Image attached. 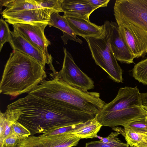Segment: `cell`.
I'll list each match as a JSON object with an SVG mask.
<instances>
[{
    "label": "cell",
    "instance_id": "obj_1",
    "mask_svg": "<svg viewBox=\"0 0 147 147\" xmlns=\"http://www.w3.org/2000/svg\"><path fill=\"white\" fill-rule=\"evenodd\" d=\"M7 108L20 111L18 121L30 131L31 135L84 123L95 117L29 94L9 105Z\"/></svg>",
    "mask_w": 147,
    "mask_h": 147
},
{
    "label": "cell",
    "instance_id": "obj_2",
    "mask_svg": "<svg viewBox=\"0 0 147 147\" xmlns=\"http://www.w3.org/2000/svg\"><path fill=\"white\" fill-rule=\"evenodd\" d=\"M28 94L71 110L95 116L106 104L100 98L99 93L74 87L55 77L50 80H44Z\"/></svg>",
    "mask_w": 147,
    "mask_h": 147
},
{
    "label": "cell",
    "instance_id": "obj_3",
    "mask_svg": "<svg viewBox=\"0 0 147 147\" xmlns=\"http://www.w3.org/2000/svg\"><path fill=\"white\" fill-rule=\"evenodd\" d=\"M44 68L32 58L13 50L5 66L1 93L16 97L29 92L47 77Z\"/></svg>",
    "mask_w": 147,
    "mask_h": 147
},
{
    "label": "cell",
    "instance_id": "obj_4",
    "mask_svg": "<svg viewBox=\"0 0 147 147\" xmlns=\"http://www.w3.org/2000/svg\"><path fill=\"white\" fill-rule=\"evenodd\" d=\"M147 115L141 93L136 86L120 88L115 98L106 104L95 117L102 126L114 127L123 125Z\"/></svg>",
    "mask_w": 147,
    "mask_h": 147
},
{
    "label": "cell",
    "instance_id": "obj_5",
    "mask_svg": "<svg viewBox=\"0 0 147 147\" xmlns=\"http://www.w3.org/2000/svg\"><path fill=\"white\" fill-rule=\"evenodd\" d=\"M85 39L96 64L114 81L123 83L122 69L113 53L104 28L102 33L100 36Z\"/></svg>",
    "mask_w": 147,
    "mask_h": 147
},
{
    "label": "cell",
    "instance_id": "obj_6",
    "mask_svg": "<svg viewBox=\"0 0 147 147\" xmlns=\"http://www.w3.org/2000/svg\"><path fill=\"white\" fill-rule=\"evenodd\" d=\"M114 9L117 23L129 22L147 31V0H117Z\"/></svg>",
    "mask_w": 147,
    "mask_h": 147
},
{
    "label": "cell",
    "instance_id": "obj_7",
    "mask_svg": "<svg viewBox=\"0 0 147 147\" xmlns=\"http://www.w3.org/2000/svg\"><path fill=\"white\" fill-rule=\"evenodd\" d=\"M64 58L62 69L54 77L74 87L88 91L94 89V81L76 64L71 53L63 48Z\"/></svg>",
    "mask_w": 147,
    "mask_h": 147
},
{
    "label": "cell",
    "instance_id": "obj_8",
    "mask_svg": "<svg viewBox=\"0 0 147 147\" xmlns=\"http://www.w3.org/2000/svg\"><path fill=\"white\" fill-rule=\"evenodd\" d=\"M117 23L122 37L134 58L144 56L147 53V31L129 22Z\"/></svg>",
    "mask_w": 147,
    "mask_h": 147
},
{
    "label": "cell",
    "instance_id": "obj_9",
    "mask_svg": "<svg viewBox=\"0 0 147 147\" xmlns=\"http://www.w3.org/2000/svg\"><path fill=\"white\" fill-rule=\"evenodd\" d=\"M80 139L69 133L49 136L31 135L21 139L17 147H72L77 146Z\"/></svg>",
    "mask_w": 147,
    "mask_h": 147
},
{
    "label": "cell",
    "instance_id": "obj_10",
    "mask_svg": "<svg viewBox=\"0 0 147 147\" xmlns=\"http://www.w3.org/2000/svg\"><path fill=\"white\" fill-rule=\"evenodd\" d=\"M103 25L111 50L117 60L121 63H134V55L122 37L117 23L106 20Z\"/></svg>",
    "mask_w": 147,
    "mask_h": 147
},
{
    "label": "cell",
    "instance_id": "obj_11",
    "mask_svg": "<svg viewBox=\"0 0 147 147\" xmlns=\"http://www.w3.org/2000/svg\"><path fill=\"white\" fill-rule=\"evenodd\" d=\"M9 44L13 50L26 54L35 59L44 68L46 64H52L53 57L47 53L33 44L13 29L11 31Z\"/></svg>",
    "mask_w": 147,
    "mask_h": 147
},
{
    "label": "cell",
    "instance_id": "obj_12",
    "mask_svg": "<svg viewBox=\"0 0 147 147\" xmlns=\"http://www.w3.org/2000/svg\"><path fill=\"white\" fill-rule=\"evenodd\" d=\"M54 12L49 9L41 8L15 12L3 11L2 14L5 21L13 25L37 23L48 24L51 15Z\"/></svg>",
    "mask_w": 147,
    "mask_h": 147
},
{
    "label": "cell",
    "instance_id": "obj_13",
    "mask_svg": "<svg viewBox=\"0 0 147 147\" xmlns=\"http://www.w3.org/2000/svg\"><path fill=\"white\" fill-rule=\"evenodd\" d=\"M48 24L37 23L30 24H18L13 25L14 29L35 46L49 53L48 48L50 41L46 36L44 30Z\"/></svg>",
    "mask_w": 147,
    "mask_h": 147
},
{
    "label": "cell",
    "instance_id": "obj_14",
    "mask_svg": "<svg viewBox=\"0 0 147 147\" xmlns=\"http://www.w3.org/2000/svg\"><path fill=\"white\" fill-rule=\"evenodd\" d=\"M76 35L84 38L94 37L100 36L104 30L103 25L99 26L84 18L64 16Z\"/></svg>",
    "mask_w": 147,
    "mask_h": 147
},
{
    "label": "cell",
    "instance_id": "obj_15",
    "mask_svg": "<svg viewBox=\"0 0 147 147\" xmlns=\"http://www.w3.org/2000/svg\"><path fill=\"white\" fill-rule=\"evenodd\" d=\"M62 7L64 16L77 17L89 20L94 10L88 0H63Z\"/></svg>",
    "mask_w": 147,
    "mask_h": 147
},
{
    "label": "cell",
    "instance_id": "obj_16",
    "mask_svg": "<svg viewBox=\"0 0 147 147\" xmlns=\"http://www.w3.org/2000/svg\"><path fill=\"white\" fill-rule=\"evenodd\" d=\"M50 26L57 28L63 32L61 36L64 45L67 44L68 41L71 40L82 44V40L78 38L71 28L65 18L61 16L58 12H55L51 15L48 24Z\"/></svg>",
    "mask_w": 147,
    "mask_h": 147
},
{
    "label": "cell",
    "instance_id": "obj_17",
    "mask_svg": "<svg viewBox=\"0 0 147 147\" xmlns=\"http://www.w3.org/2000/svg\"><path fill=\"white\" fill-rule=\"evenodd\" d=\"M21 113L18 109L7 108L5 112L0 111V147L5 139L11 131L13 123L18 121Z\"/></svg>",
    "mask_w": 147,
    "mask_h": 147
},
{
    "label": "cell",
    "instance_id": "obj_18",
    "mask_svg": "<svg viewBox=\"0 0 147 147\" xmlns=\"http://www.w3.org/2000/svg\"><path fill=\"white\" fill-rule=\"evenodd\" d=\"M102 126L94 117V118L83 123L81 126L69 133L81 139L96 138L97 134Z\"/></svg>",
    "mask_w": 147,
    "mask_h": 147
},
{
    "label": "cell",
    "instance_id": "obj_19",
    "mask_svg": "<svg viewBox=\"0 0 147 147\" xmlns=\"http://www.w3.org/2000/svg\"><path fill=\"white\" fill-rule=\"evenodd\" d=\"M1 13L2 7L6 8L3 11L15 12L41 8L36 0H0Z\"/></svg>",
    "mask_w": 147,
    "mask_h": 147
},
{
    "label": "cell",
    "instance_id": "obj_20",
    "mask_svg": "<svg viewBox=\"0 0 147 147\" xmlns=\"http://www.w3.org/2000/svg\"><path fill=\"white\" fill-rule=\"evenodd\" d=\"M112 129L119 132L124 137L127 143L130 146L135 145L144 140L140 134L132 130L117 127H113Z\"/></svg>",
    "mask_w": 147,
    "mask_h": 147
},
{
    "label": "cell",
    "instance_id": "obj_21",
    "mask_svg": "<svg viewBox=\"0 0 147 147\" xmlns=\"http://www.w3.org/2000/svg\"><path fill=\"white\" fill-rule=\"evenodd\" d=\"M132 71L134 79L139 82L147 85V58L136 64Z\"/></svg>",
    "mask_w": 147,
    "mask_h": 147
},
{
    "label": "cell",
    "instance_id": "obj_22",
    "mask_svg": "<svg viewBox=\"0 0 147 147\" xmlns=\"http://www.w3.org/2000/svg\"><path fill=\"white\" fill-rule=\"evenodd\" d=\"M11 31L7 22L3 19L0 20V51L6 42L9 43L11 39Z\"/></svg>",
    "mask_w": 147,
    "mask_h": 147
},
{
    "label": "cell",
    "instance_id": "obj_23",
    "mask_svg": "<svg viewBox=\"0 0 147 147\" xmlns=\"http://www.w3.org/2000/svg\"><path fill=\"white\" fill-rule=\"evenodd\" d=\"M37 1L41 8L49 9L55 12H63L62 7L63 0H37Z\"/></svg>",
    "mask_w": 147,
    "mask_h": 147
},
{
    "label": "cell",
    "instance_id": "obj_24",
    "mask_svg": "<svg viewBox=\"0 0 147 147\" xmlns=\"http://www.w3.org/2000/svg\"><path fill=\"white\" fill-rule=\"evenodd\" d=\"M11 131L18 138L21 140L31 135L30 131L24 126L18 122L12 124Z\"/></svg>",
    "mask_w": 147,
    "mask_h": 147
},
{
    "label": "cell",
    "instance_id": "obj_25",
    "mask_svg": "<svg viewBox=\"0 0 147 147\" xmlns=\"http://www.w3.org/2000/svg\"><path fill=\"white\" fill-rule=\"evenodd\" d=\"M145 117L131 122L123 126L125 129H129L137 133L146 131H147V124L145 121Z\"/></svg>",
    "mask_w": 147,
    "mask_h": 147
},
{
    "label": "cell",
    "instance_id": "obj_26",
    "mask_svg": "<svg viewBox=\"0 0 147 147\" xmlns=\"http://www.w3.org/2000/svg\"><path fill=\"white\" fill-rule=\"evenodd\" d=\"M120 134L117 132H112L107 137L102 138L100 140L113 147H129L127 143L123 142L117 138Z\"/></svg>",
    "mask_w": 147,
    "mask_h": 147
},
{
    "label": "cell",
    "instance_id": "obj_27",
    "mask_svg": "<svg viewBox=\"0 0 147 147\" xmlns=\"http://www.w3.org/2000/svg\"><path fill=\"white\" fill-rule=\"evenodd\" d=\"M83 123L57 128L43 134L42 135L44 136H49L69 133L81 126Z\"/></svg>",
    "mask_w": 147,
    "mask_h": 147
},
{
    "label": "cell",
    "instance_id": "obj_28",
    "mask_svg": "<svg viewBox=\"0 0 147 147\" xmlns=\"http://www.w3.org/2000/svg\"><path fill=\"white\" fill-rule=\"evenodd\" d=\"M21 140L18 138L11 131L4 140L0 147H14L17 146Z\"/></svg>",
    "mask_w": 147,
    "mask_h": 147
},
{
    "label": "cell",
    "instance_id": "obj_29",
    "mask_svg": "<svg viewBox=\"0 0 147 147\" xmlns=\"http://www.w3.org/2000/svg\"><path fill=\"white\" fill-rule=\"evenodd\" d=\"M94 10L99 7H105L110 0H88Z\"/></svg>",
    "mask_w": 147,
    "mask_h": 147
},
{
    "label": "cell",
    "instance_id": "obj_30",
    "mask_svg": "<svg viewBox=\"0 0 147 147\" xmlns=\"http://www.w3.org/2000/svg\"><path fill=\"white\" fill-rule=\"evenodd\" d=\"M85 147H113L109 144L103 142L100 140L97 141L88 142Z\"/></svg>",
    "mask_w": 147,
    "mask_h": 147
},
{
    "label": "cell",
    "instance_id": "obj_31",
    "mask_svg": "<svg viewBox=\"0 0 147 147\" xmlns=\"http://www.w3.org/2000/svg\"><path fill=\"white\" fill-rule=\"evenodd\" d=\"M135 146L138 147H147V142L144 140L137 144Z\"/></svg>",
    "mask_w": 147,
    "mask_h": 147
},
{
    "label": "cell",
    "instance_id": "obj_32",
    "mask_svg": "<svg viewBox=\"0 0 147 147\" xmlns=\"http://www.w3.org/2000/svg\"><path fill=\"white\" fill-rule=\"evenodd\" d=\"M138 133L140 134L144 138V140L147 142V131Z\"/></svg>",
    "mask_w": 147,
    "mask_h": 147
},
{
    "label": "cell",
    "instance_id": "obj_33",
    "mask_svg": "<svg viewBox=\"0 0 147 147\" xmlns=\"http://www.w3.org/2000/svg\"><path fill=\"white\" fill-rule=\"evenodd\" d=\"M143 107L144 109V110L146 111V113H147V107Z\"/></svg>",
    "mask_w": 147,
    "mask_h": 147
},
{
    "label": "cell",
    "instance_id": "obj_34",
    "mask_svg": "<svg viewBox=\"0 0 147 147\" xmlns=\"http://www.w3.org/2000/svg\"><path fill=\"white\" fill-rule=\"evenodd\" d=\"M129 147H138L136 146L135 145H133L131 146H130Z\"/></svg>",
    "mask_w": 147,
    "mask_h": 147
},
{
    "label": "cell",
    "instance_id": "obj_35",
    "mask_svg": "<svg viewBox=\"0 0 147 147\" xmlns=\"http://www.w3.org/2000/svg\"></svg>",
    "mask_w": 147,
    "mask_h": 147
},
{
    "label": "cell",
    "instance_id": "obj_36",
    "mask_svg": "<svg viewBox=\"0 0 147 147\" xmlns=\"http://www.w3.org/2000/svg\"><path fill=\"white\" fill-rule=\"evenodd\" d=\"M16 147H17V146Z\"/></svg>",
    "mask_w": 147,
    "mask_h": 147
}]
</instances>
